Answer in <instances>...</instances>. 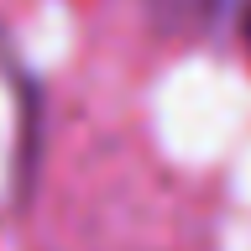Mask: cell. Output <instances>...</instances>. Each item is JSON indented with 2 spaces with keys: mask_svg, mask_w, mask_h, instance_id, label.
<instances>
[{
  "mask_svg": "<svg viewBox=\"0 0 251 251\" xmlns=\"http://www.w3.org/2000/svg\"><path fill=\"white\" fill-rule=\"evenodd\" d=\"M246 37H251V16H246Z\"/></svg>",
  "mask_w": 251,
  "mask_h": 251,
  "instance_id": "1",
  "label": "cell"
}]
</instances>
